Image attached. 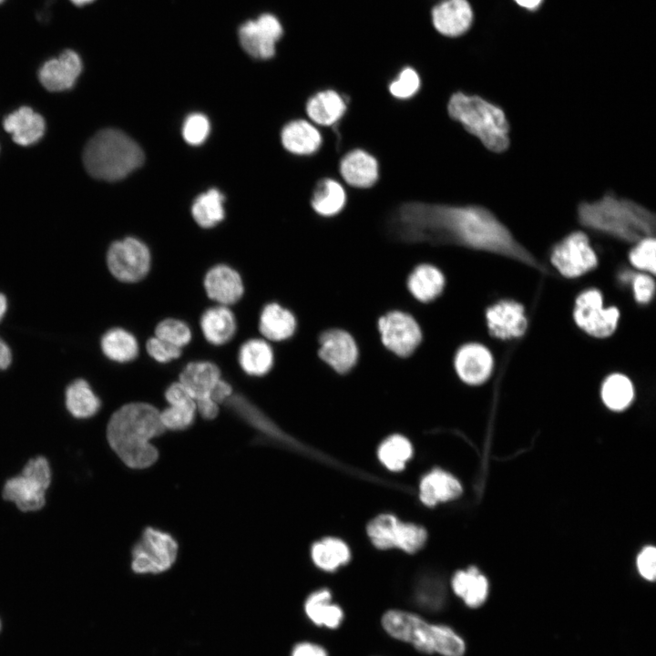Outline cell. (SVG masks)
Returning a JSON list of instances; mask_svg holds the SVG:
<instances>
[{
	"label": "cell",
	"instance_id": "1",
	"mask_svg": "<svg viewBox=\"0 0 656 656\" xmlns=\"http://www.w3.org/2000/svg\"><path fill=\"white\" fill-rule=\"evenodd\" d=\"M387 225L390 234L403 242L456 245L500 255L546 272L510 230L483 206L406 202L392 213Z\"/></svg>",
	"mask_w": 656,
	"mask_h": 656
},
{
	"label": "cell",
	"instance_id": "2",
	"mask_svg": "<svg viewBox=\"0 0 656 656\" xmlns=\"http://www.w3.org/2000/svg\"><path fill=\"white\" fill-rule=\"evenodd\" d=\"M165 431L157 407L144 402H133L111 415L106 427V439L126 466L145 469L159 458V450L151 440Z\"/></svg>",
	"mask_w": 656,
	"mask_h": 656
},
{
	"label": "cell",
	"instance_id": "3",
	"mask_svg": "<svg viewBox=\"0 0 656 656\" xmlns=\"http://www.w3.org/2000/svg\"><path fill=\"white\" fill-rule=\"evenodd\" d=\"M577 218L583 227L626 243L634 244L655 234L652 211L631 200L618 198L611 191L600 200L580 202Z\"/></svg>",
	"mask_w": 656,
	"mask_h": 656
},
{
	"label": "cell",
	"instance_id": "4",
	"mask_svg": "<svg viewBox=\"0 0 656 656\" xmlns=\"http://www.w3.org/2000/svg\"><path fill=\"white\" fill-rule=\"evenodd\" d=\"M380 622L388 636L411 645L421 653L439 656L466 654V641L453 627L431 622L416 612L390 609L384 612Z\"/></svg>",
	"mask_w": 656,
	"mask_h": 656
},
{
	"label": "cell",
	"instance_id": "5",
	"mask_svg": "<svg viewBox=\"0 0 656 656\" xmlns=\"http://www.w3.org/2000/svg\"><path fill=\"white\" fill-rule=\"evenodd\" d=\"M447 111L491 152L502 153L509 148V122L499 106L480 96L458 91L451 95Z\"/></svg>",
	"mask_w": 656,
	"mask_h": 656
},
{
	"label": "cell",
	"instance_id": "6",
	"mask_svg": "<svg viewBox=\"0 0 656 656\" xmlns=\"http://www.w3.org/2000/svg\"><path fill=\"white\" fill-rule=\"evenodd\" d=\"M83 160L92 177L114 181L138 169L144 161V154L140 147L125 133L107 128L88 141Z\"/></svg>",
	"mask_w": 656,
	"mask_h": 656
},
{
	"label": "cell",
	"instance_id": "7",
	"mask_svg": "<svg viewBox=\"0 0 656 656\" xmlns=\"http://www.w3.org/2000/svg\"><path fill=\"white\" fill-rule=\"evenodd\" d=\"M52 482V468L43 455L30 457L19 473L6 478L1 497L22 513L41 510L46 503V492Z\"/></svg>",
	"mask_w": 656,
	"mask_h": 656
},
{
	"label": "cell",
	"instance_id": "8",
	"mask_svg": "<svg viewBox=\"0 0 656 656\" xmlns=\"http://www.w3.org/2000/svg\"><path fill=\"white\" fill-rule=\"evenodd\" d=\"M178 550V542L170 533L147 527L131 548V569L139 575L163 573L175 563Z\"/></svg>",
	"mask_w": 656,
	"mask_h": 656
},
{
	"label": "cell",
	"instance_id": "9",
	"mask_svg": "<svg viewBox=\"0 0 656 656\" xmlns=\"http://www.w3.org/2000/svg\"><path fill=\"white\" fill-rule=\"evenodd\" d=\"M366 533L376 548H397L408 554L419 551L427 540V531L424 527L400 521L390 513L379 514L372 518L366 526Z\"/></svg>",
	"mask_w": 656,
	"mask_h": 656
},
{
	"label": "cell",
	"instance_id": "10",
	"mask_svg": "<svg viewBox=\"0 0 656 656\" xmlns=\"http://www.w3.org/2000/svg\"><path fill=\"white\" fill-rule=\"evenodd\" d=\"M550 262L559 274L572 279L596 269L599 259L587 234L575 231L552 247Z\"/></svg>",
	"mask_w": 656,
	"mask_h": 656
},
{
	"label": "cell",
	"instance_id": "11",
	"mask_svg": "<svg viewBox=\"0 0 656 656\" xmlns=\"http://www.w3.org/2000/svg\"><path fill=\"white\" fill-rule=\"evenodd\" d=\"M620 310L615 306L604 308L602 292L589 288L580 292L575 301L573 317L577 326L595 338H607L618 327Z\"/></svg>",
	"mask_w": 656,
	"mask_h": 656
},
{
	"label": "cell",
	"instance_id": "12",
	"mask_svg": "<svg viewBox=\"0 0 656 656\" xmlns=\"http://www.w3.org/2000/svg\"><path fill=\"white\" fill-rule=\"evenodd\" d=\"M377 329L383 345L398 357L410 356L423 339L418 322L401 310H392L380 316Z\"/></svg>",
	"mask_w": 656,
	"mask_h": 656
},
{
	"label": "cell",
	"instance_id": "13",
	"mask_svg": "<svg viewBox=\"0 0 656 656\" xmlns=\"http://www.w3.org/2000/svg\"><path fill=\"white\" fill-rule=\"evenodd\" d=\"M150 252L142 241L128 237L113 242L107 253V264L112 275L123 282H137L150 269Z\"/></svg>",
	"mask_w": 656,
	"mask_h": 656
},
{
	"label": "cell",
	"instance_id": "14",
	"mask_svg": "<svg viewBox=\"0 0 656 656\" xmlns=\"http://www.w3.org/2000/svg\"><path fill=\"white\" fill-rule=\"evenodd\" d=\"M283 34L279 19L272 14L261 15L242 24L239 39L242 48L252 57L268 59L274 56L275 46Z\"/></svg>",
	"mask_w": 656,
	"mask_h": 656
},
{
	"label": "cell",
	"instance_id": "15",
	"mask_svg": "<svg viewBox=\"0 0 656 656\" xmlns=\"http://www.w3.org/2000/svg\"><path fill=\"white\" fill-rule=\"evenodd\" d=\"M319 357L335 373L345 374L356 365L359 350L354 336L346 330L331 328L318 339Z\"/></svg>",
	"mask_w": 656,
	"mask_h": 656
},
{
	"label": "cell",
	"instance_id": "16",
	"mask_svg": "<svg viewBox=\"0 0 656 656\" xmlns=\"http://www.w3.org/2000/svg\"><path fill=\"white\" fill-rule=\"evenodd\" d=\"M489 333L500 340H511L523 336L528 329L524 306L517 301L500 300L486 311Z\"/></svg>",
	"mask_w": 656,
	"mask_h": 656
},
{
	"label": "cell",
	"instance_id": "17",
	"mask_svg": "<svg viewBox=\"0 0 656 656\" xmlns=\"http://www.w3.org/2000/svg\"><path fill=\"white\" fill-rule=\"evenodd\" d=\"M493 356L485 345L467 343L461 345L454 356V368L459 379L468 385H480L491 375Z\"/></svg>",
	"mask_w": 656,
	"mask_h": 656
},
{
	"label": "cell",
	"instance_id": "18",
	"mask_svg": "<svg viewBox=\"0 0 656 656\" xmlns=\"http://www.w3.org/2000/svg\"><path fill=\"white\" fill-rule=\"evenodd\" d=\"M165 399L169 405L160 411V419L165 429L181 431L188 429L195 421L196 402L185 386L175 382L168 386Z\"/></svg>",
	"mask_w": 656,
	"mask_h": 656
},
{
	"label": "cell",
	"instance_id": "19",
	"mask_svg": "<svg viewBox=\"0 0 656 656\" xmlns=\"http://www.w3.org/2000/svg\"><path fill=\"white\" fill-rule=\"evenodd\" d=\"M474 12L468 0H443L432 9V23L443 36L456 37L472 26Z\"/></svg>",
	"mask_w": 656,
	"mask_h": 656
},
{
	"label": "cell",
	"instance_id": "20",
	"mask_svg": "<svg viewBox=\"0 0 656 656\" xmlns=\"http://www.w3.org/2000/svg\"><path fill=\"white\" fill-rule=\"evenodd\" d=\"M82 70L79 56L72 50L46 62L39 70V80L49 91H63L73 87Z\"/></svg>",
	"mask_w": 656,
	"mask_h": 656
},
{
	"label": "cell",
	"instance_id": "21",
	"mask_svg": "<svg viewBox=\"0 0 656 656\" xmlns=\"http://www.w3.org/2000/svg\"><path fill=\"white\" fill-rule=\"evenodd\" d=\"M204 288L210 299L224 306L236 303L244 292L239 272L225 264H218L207 272Z\"/></svg>",
	"mask_w": 656,
	"mask_h": 656
},
{
	"label": "cell",
	"instance_id": "22",
	"mask_svg": "<svg viewBox=\"0 0 656 656\" xmlns=\"http://www.w3.org/2000/svg\"><path fill=\"white\" fill-rule=\"evenodd\" d=\"M303 612L313 625L330 630L340 628L345 617L343 609L333 601V593L328 588L312 591L304 600Z\"/></svg>",
	"mask_w": 656,
	"mask_h": 656
},
{
	"label": "cell",
	"instance_id": "23",
	"mask_svg": "<svg viewBox=\"0 0 656 656\" xmlns=\"http://www.w3.org/2000/svg\"><path fill=\"white\" fill-rule=\"evenodd\" d=\"M461 493L460 482L453 475L438 467L425 474L419 483V499L427 507L454 500Z\"/></svg>",
	"mask_w": 656,
	"mask_h": 656
},
{
	"label": "cell",
	"instance_id": "24",
	"mask_svg": "<svg viewBox=\"0 0 656 656\" xmlns=\"http://www.w3.org/2000/svg\"><path fill=\"white\" fill-rule=\"evenodd\" d=\"M339 169L344 181L354 188H370L379 177L376 159L360 149L347 152L341 159Z\"/></svg>",
	"mask_w": 656,
	"mask_h": 656
},
{
	"label": "cell",
	"instance_id": "25",
	"mask_svg": "<svg viewBox=\"0 0 656 656\" xmlns=\"http://www.w3.org/2000/svg\"><path fill=\"white\" fill-rule=\"evenodd\" d=\"M406 286L416 301L428 303L436 300L443 293L446 277L436 266L421 263L409 273Z\"/></svg>",
	"mask_w": 656,
	"mask_h": 656
},
{
	"label": "cell",
	"instance_id": "26",
	"mask_svg": "<svg viewBox=\"0 0 656 656\" xmlns=\"http://www.w3.org/2000/svg\"><path fill=\"white\" fill-rule=\"evenodd\" d=\"M179 379V382L185 386L192 398L197 401L210 397L212 388L220 379V371L211 362L196 361L189 363L183 368Z\"/></svg>",
	"mask_w": 656,
	"mask_h": 656
},
{
	"label": "cell",
	"instance_id": "27",
	"mask_svg": "<svg viewBox=\"0 0 656 656\" xmlns=\"http://www.w3.org/2000/svg\"><path fill=\"white\" fill-rule=\"evenodd\" d=\"M451 588L455 595L470 609L481 607L488 597V580L475 567L456 571L452 577Z\"/></svg>",
	"mask_w": 656,
	"mask_h": 656
},
{
	"label": "cell",
	"instance_id": "28",
	"mask_svg": "<svg viewBox=\"0 0 656 656\" xmlns=\"http://www.w3.org/2000/svg\"><path fill=\"white\" fill-rule=\"evenodd\" d=\"M3 125L14 141L22 146L36 143L45 132L44 118L28 107H22L6 116Z\"/></svg>",
	"mask_w": 656,
	"mask_h": 656
},
{
	"label": "cell",
	"instance_id": "29",
	"mask_svg": "<svg viewBox=\"0 0 656 656\" xmlns=\"http://www.w3.org/2000/svg\"><path fill=\"white\" fill-rule=\"evenodd\" d=\"M294 314L277 302L265 305L259 319V330L269 341L282 342L291 338L296 330Z\"/></svg>",
	"mask_w": 656,
	"mask_h": 656
},
{
	"label": "cell",
	"instance_id": "30",
	"mask_svg": "<svg viewBox=\"0 0 656 656\" xmlns=\"http://www.w3.org/2000/svg\"><path fill=\"white\" fill-rule=\"evenodd\" d=\"M282 146L295 155H311L322 145L319 130L310 122L297 119L286 124L281 133Z\"/></svg>",
	"mask_w": 656,
	"mask_h": 656
},
{
	"label": "cell",
	"instance_id": "31",
	"mask_svg": "<svg viewBox=\"0 0 656 656\" xmlns=\"http://www.w3.org/2000/svg\"><path fill=\"white\" fill-rule=\"evenodd\" d=\"M347 109L343 97L335 90L326 89L314 94L306 104L310 119L321 126L337 123Z\"/></svg>",
	"mask_w": 656,
	"mask_h": 656
},
{
	"label": "cell",
	"instance_id": "32",
	"mask_svg": "<svg viewBox=\"0 0 656 656\" xmlns=\"http://www.w3.org/2000/svg\"><path fill=\"white\" fill-rule=\"evenodd\" d=\"M200 329L206 340L221 345L228 343L236 331V322L232 312L224 305L207 309L200 318Z\"/></svg>",
	"mask_w": 656,
	"mask_h": 656
},
{
	"label": "cell",
	"instance_id": "33",
	"mask_svg": "<svg viewBox=\"0 0 656 656\" xmlns=\"http://www.w3.org/2000/svg\"><path fill=\"white\" fill-rule=\"evenodd\" d=\"M311 558L319 569L325 572H334L349 563L351 550L343 539L326 537L312 545Z\"/></svg>",
	"mask_w": 656,
	"mask_h": 656
},
{
	"label": "cell",
	"instance_id": "34",
	"mask_svg": "<svg viewBox=\"0 0 656 656\" xmlns=\"http://www.w3.org/2000/svg\"><path fill=\"white\" fill-rule=\"evenodd\" d=\"M273 360L271 345L261 339L248 340L239 351L240 365L251 376H262L268 374L273 365Z\"/></svg>",
	"mask_w": 656,
	"mask_h": 656
},
{
	"label": "cell",
	"instance_id": "35",
	"mask_svg": "<svg viewBox=\"0 0 656 656\" xmlns=\"http://www.w3.org/2000/svg\"><path fill=\"white\" fill-rule=\"evenodd\" d=\"M346 202L343 187L336 180L325 178L316 184L311 200L313 210L323 217H333L342 211Z\"/></svg>",
	"mask_w": 656,
	"mask_h": 656
},
{
	"label": "cell",
	"instance_id": "36",
	"mask_svg": "<svg viewBox=\"0 0 656 656\" xmlns=\"http://www.w3.org/2000/svg\"><path fill=\"white\" fill-rule=\"evenodd\" d=\"M66 407L77 419H87L99 411L100 399L83 379L73 382L66 390Z\"/></svg>",
	"mask_w": 656,
	"mask_h": 656
},
{
	"label": "cell",
	"instance_id": "37",
	"mask_svg": "<svg viewBox=\"0 0 656 656\" xmlns=\"http://www.w3.org/2000/svg\"><path fill=\"white\" fill-rule=\"evenodd\" d=\"M413 454L412 443L400 434H393L384 438L377 449L380 463L391 472L404 470Z\"/></svg>",
	"mask_w": 656,
	"mask_h": 656
},
{
	"label": "cell",
	"instance_id": "38",
	"mask_svg": "<svg viewBox=\"0 0 656 656\" xmlns=\"http://www.w3.org/2000/svg\"><path fill=\"white\" fill-rule=\"evenodd\" d=\"M101 348L108 358L118 363L130 362L138 354L137 339L122 328L108 330L101 339Z\"/></svg>",
	"mask_w": 656,
	"mask_h": 656
},
{
	"label": "cell",
	"instance_id": "39",
	"mask_svg": "<svg viewBox=\"0 0 656 656\" xmlns=\"http://www.w3.org/2000/svg\"><path fill=\"white\" fill-rule=\"evenodd\" d=\"M600 393L605 405L613 411H621L629 407L635 395L630 379L620 373L606 377Z\"/></svg>",
	"mask_w": 656,
	"mask_h": 656
},
{
	"label": "cell",
	"instance_id": "40",
	"mask_svg": "<svg viewBox=\"0 0 656 656\" xmlns=\"http://www.w3.org/2000/svg\"><path fill=\"white\" fill-rule=\"evenodd\" d=\"M223 195L216 189L198 196L191 207L195 221L202 228H211L220 222L225 216Z\"/></svg>",
	"mask_w": 656,
	"mask_h": 656
},
{
	"label": "cell",
	"instance_id": "41",
	"mask_svg": "<svg viewBox=\"0 0 656 656\" xmlns=\"http://www.w3.org/2000/svg\"><path fill=\"white\" fill-rule=\"evenodd\" d=\"M415 599L418 605L426 610H438L445 600L442 583L432 576H423L416 583Z\"/></svg>",
	"mask_w": 656,
	"mask_h": 656
},
{
	"label": "cell",
	"instance_id": "42",
	"mask_svg": "<svg viewBox=\"0 0 656 656\" xmlns=\"http://www.w3.org/2000/svg\"><path fill=\"white\" fill-rule=\"evenodd\" d=\"M191 335L189 325L174 318L162 320L155 328L156 337L181 349L190 342Z\"/></svg>",
	"mask_w": 656,
	"mask_h": 656
},
{
	"label": "cell",
	"instance_id": "43",
	"mask_svg": "<svg viewBox=\"0 0 656 656\" xmlns=\"http://www.w3.org/2000/svg\"><path fill=\"white\" fill-rule=\"evenodd\" d=\"M655 251V238H643L634 243L629 252V261L634 268L653 276L656 269Z\"/></svg>",
	"mask_w": 656,
	"mask_h": 656
},
{
	"label": "cell",
	"instance_id": "44",
	"mask_svg": "<svg viewBox=\"0 0 656 656\" xmlns=\"http://www.w3.org/2000/svg\"><path fill=\"white\" fill-rule=\"evenodd\" d=\"M421 86L417 72L410 67H404L397 77L389 84L390 94L397 99H408L414 97Z\"/></svg>",
	"mask_w": 656,
	"mask_h": 656
},
{
	"label": "cell",
	"instance_id": "45",
	"mask_svg": "<svg viewBox=\"0 0 656 656\" xmlns=\"http://www.w3.org/2000/svg\"><path fill=\"white\" fill-rule=\"evenodd\" d=\"M210 129V121L206 116L194 113L185 119L182 127V135L189 144L200 145L206 140Z\"/></svg>",
	"mask_w": 656,
	"mask_h": 656
},
{
	"label": "cell",
	"instance_id": "46",
	"mask_svg": "<svg viewBox=\"0 0 656 656\" xmlns=\"http://www.w3.org/2000/svg\"><path fill=\"white\" fill-rule=\"evenodd\" d=\"M633 296L639 304H648L655 292L653 276L647 272L630 275Z\"/></svg>",
	"mask_w": 656,
	"mask_h": 656
},
{
	"label": "cell",
	"instance_id": "47",
	"mask_svg": "<svg viewBox=\"0 0 656 656\" xmlns=\"http://www.w3.org/2000/svg\"><path fill=\"white\" fill-rule=\"evenodd\" d=\"M148 354L159 363H168L181 355V348L172 345L154 336L146 343Z\"/></svg>",
	"mask_w": 656,
	"mask_h": 656
},
{
	"label": "cell",
	"instance_id": "48",
	"mask_svg": "<svg viewBox=\"0 0 656 656\" xmlns=\"http://www.w3.org/2000/svg\"><path fill=\"white\" fill-rule=\"evenodd\" d=\"M637 567L640 574L647 580H654L656 576V549L646 547L637 559Z\"/></svg>",
	"mask_w": 656,
	"mask_h": 656
},
{
	"label": "cell",
	"instance_id": "49",
	"mask_svg": "<svg viewBox=\"0 0 656 656\" xmlns=\"http://www.w3.org/2000/svg\"><path fill=\"white\" fill-rule=\"evenodd\" d=\"M290 656H329L328 651L322 644L302 641L293 645Z\"/></svg>",
	"mask_w": 656,
	"mask_h": 656
},
{
	"label": "cell",
	"instance_id": "50",
	"mask_svg": "<svg viewBox=\"0 0 656 656\" xmlns=\"http://www.w3.org/2000/svg\"><path fill=\"white\" fill-rule=\"evenodd\" d=\"M196 409L202 418L207 420L214 419L219 415V404L210 397L197 400Z\"/></svg>",
	"mask_w": 656,
	"mask_h": 656
},
{
	"label": "cell",
	"instance_id": "51",
	"mask_svg": "<svg viewBox=\"0 0 656 656\" xmlns=\"http://www.w3.org/2000/svg\"><path fill=\"white\" fill-rule=\"evenodd\" d=\"M231 395V385L220 378L212 388L210 397L217 404H220L230 398Z\"/></svg>",
	"mask_w": 656,
	"mask_h": 656
},
{
	"label": "cell",
	"instance_id": "52",
	"mask_svg": "<svg viewBox=\"0 0 656 656\" xmlns=\"http://www.w3.org/2000/svg\"><path fill=\"white\" fill-rule=\"evenodd\" d=\"M12 354L9 347L0 339V369H6L11 364Z\"/></svg>",
	"mask_w": 656,
	"mask_h": 656
},
{
	"label": "cell",
	"instance_id": "53",
	"mask_svg": "<svg viewBox=\"0 0 656 656\" xmlns=\"http://www.w3.org/2000/svg\"><path fill=\"white\" fill-rule=\"evenodd\" d=\"M519 6L534 11L538 9L542 4L543 0H514Z\"/></svg>",
	"mask_w": 656,
	"mask_h": 656
},
{
	"label": "cell",
	"instance_id": "54",
	"mask_svg": "<svg viewBox=\"0 0 656 656\" xmlns=\"http://www.w3.org/2000/svg\"><path fill=\"white\" fill-rule=\"evenodd\" d=\"M7 308L6 298L4 294L0 293V321L5 315Z\"/></svg>",
	"mask_w": 656,
	"mask_h": 656
},
{
	"label": "cell",
	"instance_id": "55",
	"mask_svg": "<svg viewBox=\"0 0 656 656\" xmlns=\"http://www.w3.org/2000/svg\"><path fill=\"white\" fill-rule=\"evenodd\" d=\"M73 4L76 5H84L86 4H89L93 2L94 0H70Z\"/></svg>",
	"mask_w": 656,
	"mask_h": 656
},
{
	"label": "cell",
	"instance_id": "56",
	"mask_svg": "<svg viewBox=\"0 0 656 656\" xmlns=\"http://www.w3.org/2000/svg\"><path fill=\"white\" fill-rule=\"evenodd\" d=\"M4 0H0V3H2Z\"/></svg>",
	"mask_w": 656,
	"mask_h": 656
}]
</instances>
